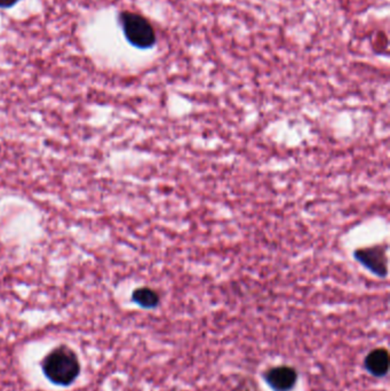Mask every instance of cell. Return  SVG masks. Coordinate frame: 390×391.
I'll use <instances>...</instances> for the list:
<instances>
[{"label": "cell", "mask_w": 390, "mask_h": 391, "mask_svg": "<svg viewBox=\"0 0 390 391\" xmlns=\"http://www.w3.org/2000/svg\"><path fill=\"white\" fill-rule=\"evenodd\" d=\"M118 21L126 41L132 46L140 50H149L155 46L157 41L155 29L144 16L140 15L137 13L124 11L119 13Z\"/></svg>", "instance_id": "obj_2"}, {"label": "cell", "mask_w": 390, "mask_h": 391, "mask_svg": "<svg viewBox=\"0 0 390 391\" xmlns=\"http://www.w3.org/2000/svg\"><path fill=\"white\" fill-rule=\"evenodd\" d=\"M262 376L267 385L274 391H292L299 379L297 369L288 365L269 367L264 371Z\"/></svg>", "instance_id": "obj_3"}, {"label": "cell", "mask_w": 390, "mask_h": 391, "mask_svg": "<svg viewBox=\"0 0 390 391\" xmlns=\"http://www.w3.org/2000/svg\"><path fill=\"white\" fill-rule=\"evenodd\" d=\"M359 263L369 269L375 276L384 278L388 273V261L386 249L382 246H373L368 249H357L354 254Z\"/></svg>", "instance_id": "obj_4"}, {"label": "cell", "mask_w": 390, "mask_h": 391, "mask_svg": "<svg viewBox=\"0 0 390 391\" xmlns=\"http://www.w3.org/2000/svg\"><path fill=\"white\" fill-rule=\"evenodd\" d=\"M389 351L386 348H375L366 355L364 367L375 378H384L389 372Z\"/></svg>", "instance_id": "obj_5"}, {"label": "cell", "mask_w": 390, "mask_h": 391, "mask_svg": "<svg viewBox=\"0 0 390 391\" xmlns=\"http://www.w3.org/2000/svg\"><path fill=\"white\" fill-rule=\"evenodd\" d=\"M47 379L55 385H72L81 373V363L72 349L61 345L51 351L43 362Z\"/></svg>", "instance_id": "obj_1"}, {"label": "cell", "mask_w": 390, "mask_h": 391, "mask_svg": "<svg viewBox=\"0 0 390 391\" xmlns=\"http://www.w3.org/2000/svg\"><path fill=\"white\" fill-rule=\"evenodd\" d=\"M133 301L144 309H154L161 302L159 293L149 287H141L134 291Z\"/></svg>", "instance_id": "obj_6"}, {"label": "cell", "mask_w": 390, "mask_h": 391, "mask_svg": "<svg viewBox=\"0 0 390 391\" xmlns=\"http://www.w3.org/2000/svg\"><path fill=\"white\" fill-rule=\"evenodd\" d=\"M22 0H0V8L7 10L15 6L16 4H19Z\"/></svg>", "instance_id": "obj_7"}]
</instances>
